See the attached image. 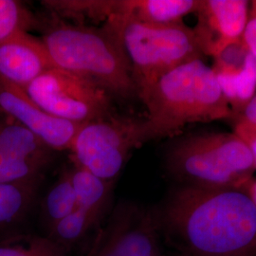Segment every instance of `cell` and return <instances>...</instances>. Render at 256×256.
Listing matches in <instances>:
<instances>
[{
    "label": "cell",
    "mask_w": 256,
    "mask_h": 256,
    "mask_svg": "<svg viewBox=\"0 0 256 256\" xmlns=\"http://www.w3.org/2000/svg\"><path fill=\"white\" fill-rule=\"evenodd\" d=\"M38 27L55 68L86 77L122 98L137 93L122 42L108 28L70 24L57 16Z\"/></svg>",
    "instance_id": "obj_3"
},
{
    "label": "cell",
    "mask_w": 256,
    "mask_h": 256,
    "mask_svg": "<svg viewBox=\"0 0 256 256\" xmlns=\"http://www.w3.org/2000/svg\"><path fill=\"white\" fill-rule=\"evenodd\" d=\"M66 252L48 236L14 234L0 240V256H66Z\"/></svg>",
    "instance_id": "obj_19"
},
{
    "label": "cell",
    "mask_w": 256,
    "mask_h": 256,
    "mask_svg": "<svg viewBox=\"0 0 256 256\" xmlns=\"http://www.w3.org/2000/svg\"><path fill=\"white\" fill-rule=\"evenodd\" d=\"M234 132L242 138L250 147L256 165V131H246V130H234Z\"/></svg>",
    "instance_id": "obj_24"
},
{
    "label": "cell",
    "mask_w": 256,
    "mask_h": 256,
    "mask_svg": "<svg viewBox=\"0 0 256 256\" xmlns=\"http://www.w3.org/2000/svg\"><path fill=\"white\" fill-rule=\"evenodd\" d=\"M23 90L50 115L77 124L115 115L106 90L86 77L55 66Z\"/></svg>",
    "instance_id": "obj_6"
},
{
    "label": "cell",
    "mask_w": 256,
    "mask_h": 256,
    "mask_svg": "<svg viewBox=\"0 0 256 256\" xmlns=\"http://www.w3.org/2000/svg\"><path fill=\"white\" fill-rule=\"evenodd\" d=\"M146 106L142 144L172 136L190 124L234 116L212 66L202 59L182 64L138 94Z\"/></svg>",
    "instance_id": "obj_2"
},
{
    "label": "cell",
    "mask_w": 256,
    "mask_h": 256,
    "mask_svg": "<svg viewBox=\"0 0 256 256\" xmlns=\"http://www.w3.org/2000/svg\"><path fill=\"white\" fill-rule=\"evenodd\" d=\"M242 42L256 61V0L252 1L250 6V16Z\"/></svg>",
    "instance_id": "obj_23"
},
{
    "label": "cell",
    "mask_w": 256,
    "mask_h": 256,
    "mask_svg": "<svg viewBox=\"0 0 256 256\" xmlns=\"http://www.w3.org/2000/svg\"><path fill=\"white\" fill-rule=\"evenodd\" d=\"M162 256H164V254H162Z\"/></svg>",
    "instance_id": "obj_27"
},
{
    "label": "cell",
    "mask_w": 256,
    "mask_h": 256,
    "mask_svg": "<svg viewBox=\"0 0 256 256\" xmlns=\"http://www.w3.org/2000/svg\"><path fill=\"white\" fill-rule=\"evenodd\" d=\"M54 68L41 39L20 32L0 42V78L24 90Z\"/></svg>",
    "instance_id": "obj_13"
},
{
    "label": "cell",
    "mask_w": 256,
    "mask_h": 256,
    "mask_svg": "<svg viewBox=\"0 0 256 256\" xmlns=\"http://www.w3.org/2000/svg\"><path fill=\"white\" fill-rule=\"evenodd\" d=\"M98 223L99 221L86 210L77 208L70 214L57 222L48 230L46 236L66 250H68L79 243Z\"/></svg>",
    "instance_id": "obj_18"
},
{
    "label": "cell",
    "mask_w": 256,
    "mask_h": 256,
    "mask_svg": "<svg viewBox=\"0 0 256 256\" xmlns=\"http://www.w3.org/2000/svg\"><path fill=\"white\" fill-rule=\"evenodd\" d=\"M156 216L182 256L256 254V207L245 190L183 185Z\"/></svg>",
    "instance_id": "obj_1"
},
{
    "label": "cell",
    "mask_w": 256,
    "mask_h": 256,
    "mask_svg": "<svg viewBox=\"0 0 256 256\" xmlns=\"http://www.w3.org/2000/svg\"><path fill=\"white\" fill-rule=\"evenodd\" d=\"M122 20L120 38L138 95L176 68L202 59L203 54L194 32L183 22L151 25L132 19Z\"/></svg>",
    "instance_id": "obj_5"
},
{
    "label": "cell",
    "mask_w": 256,
    "mask_h": 256,
    "mask_svg": "<svg viewBox=\"0 0 256 256\" xmlns=\"http://www.w3.org/2000/svg\"><path fill=\"white\" fill-rule=\"evenodd\" d=\"M156 212L124 202L114 209L93 244L92 256H162Z\"/></svg>",
    "instance_id": "obj_8"
},
{
    "label": "cell",
    "mask_w": 256,
    "mask_h": 256,
    "mask_svg": "<svg viewBox=\"0 0 256 256\" xmlns=\"http://www.w3.org/2000/svg\"><path fill=\"white\" fill-rule=\"evenodd\" d=\"M250 6L246 0H200L192 30L203 54L214 58L242 40Z\"/></svg>",
    "instance_id": "obj_11"
},
{
    "label": "cell",
    "mask_w": 256,
    "mask_h": 256,
    "mask_svg": "<svg viewBox=\"0 0 256 256\" xmlns=\"http://www.w3.org/2000/svg\"><path fill=\"white\" fill-rule=\"evenodd\" d=\"M54 14L68 18L86 16L93 20H108L118 14L119 1H43Z\"/></svg>",
    "instance_id": "obj_20"
},
{
    "label": "cell",
    "mask_w": 256,
    "mask_h": 256,
    "mask_svg": "<svg viewBox=\"0 0 256 256\" xmlns=\"http://www.w3.org/2000/svg\"><path fill=\"white\" fill-rule=\"evenodd\" d=\"M41 180L0 183V236L18 228L32 209Z\"/></svg>",
    "instance_id": "obj_15"
},
{
    "label": "cell",
    "mask_w": 256,
    "mask_h": 256,
    "mask_svg": "<svg viewBox=\"0 0 256 256\" xmlns=\"http://www.w3.org/2000/svg\"><path fill=\"white\" fill-rule=\"evenodd\" d=\"M0 112L26 128L52 151L70 150L82 126L50 115L32 101L22 88L1 78Z\"/></svg>",
    "instance_id": "obj_10"
},
{
    "label": "cell",
    "mask_w": 256,
    "mask_h": 256,
    "mask_svg": "<svg viewBox=\"0 0 256 256\" xmlns=\"http://www.w3.org/2000/svg\"><path fill=\"white\" fill-rule=\"evenodd\" d=\"M38 27V18L20 1L0 0V42Z\"/></svg>",
    "instance_id": "obj_21"
},
{
    "label": "cell",
    "mask_w": 256,
    "mask_h": 256,
    "mask_svg": "<svg viewBox=\"0 0 256 256\" xmlns=\"http://www.w3.org/2000/svg\"><path fill=\"white\" fill-rule=\"evenodd\" d=\"M77 206L100 221L110 204L114 182H106L79 165L68 170Z\"/></svg>",
    "instance_id": "obj_16"
},
{
    "label": "cell",
    "mask_w": 256,
    "mask_h": 256,
    "mask_svg": "<svg viewBox=\"0 0 256 256\" xmlns=\"http://www.w3.org/2000/svg\"><path fill=\"white\" fill-rule=\"evenodd\" d=\"M93 256V248L92 247V248L88 250V254L86 256Z\"/></svg>",
    "instance_id": "obj_26"
},
{
    "label": "cell",
    "mask_w": 256,
    "mask_h": 256,
    "mask_svg": "<svg viewBox=\"0 0 256 256\" xmlns=\"http://www.w3.org/2000/svg\"><path fill=\"white\" fill-rule=\"evenodd\" d=\"M142 120L113 115L84 124L70 149L74 164L114 182L131 150L142 144Z\"/></svg>",
    "instance_id": "obj_7"
},
{
    "label": "cell",
    "mask_w": 256,
    "mask_h": 256,
    "mask_svg": "<svg viewBox=\"0 0 256 256\" xmlns=\"http://www.w3.org/2000/svg\"><path fill=\"white\" fill-rule=\"evenodd\" d=\"M214 60L212 68L236 117L256 94V59L241 40L225 48Z\"/></svg>",
    "instance_id": "obj_12"
},
{
    "label": "cell",
    "mask_w": 256,
    "mask_h": 256,
    "mask_svg": "<svg viewBox=\"0 0 256 256\" xmlns=\"http://www.w3.org/2000/svg\"><path fill=\"white\" fill-rule=\"evenodd\" d=\"M167 168L184 186L245 191L256 171L250 147L236 132L183 140L170 149Z\"/></svg>",
    "instance_id": "obj_4"
},
{
    "label": "cell",
    "mask_w": 256,
    "mask_h": 256,
    "mask_svg": "<svg viewBox=\"0 0 256 256\" xmlns=\"http://www.w3.org/2000/svg\"><path fill=\"white\" fill-rule=\"evenodd\" d=\"M77 208V200L70 173L68 170H66L48 192L44 200L43 214L48 230Z\"/></svg>",
    "instance_id": "obj_17"
},
{
    "label": "cell",
    "mask_w": 256,
    "mask_h": 256,
    "mask_svg": "<svg viewBox=\"0 0 256 256\" xmlns=\"http://www.w3.org/2000/svg\"><path fill=\"white\" fill-rule=\"evenodd\" d=\"M234 130H246L256 132V93L246 106L236 116Z\"/></svg>",
    "instance_id": "obj_22"
},
{
    "label": "cell",
    "mask_w": 256,
    "mask_h": 256,
    "mask_svg": "<svg viewBox=\"0 0 256 256\" xmlns=\"http://www.w3.org/2000/svg\"><path fill=\"white\" fill-rule=\"evenodd\" d=\"M200 3V0H120L117 16L151 25H172L196 14Z\"/></svg>",
    "instance_id": "obj_14"
},
{
    "label": "cell",
    "mask_w": 256,
    "mask_h": 256,
    "mask_svg": "<svg viewBox=\"0 0 256 256\" xmlns=\"http://www.w3.org/2000/svg\"><path fill=\"white\" fill-rule=\"evenodd\" d=\"M256 256V254H254V256Z\"/></svg>",
    "instance_id": "obj_28"
},
{
    "label": "cell",
    "mask_w": 256,
    "mask_h": 256,
    "mask_svg": "<svg viewBox=\"0 0 256 256\" xmlns=\"http://www.w3.org/2000/svg\"><path fill=\"white\" fill-rule=\"evenodd\" d=\"M246 191L248 194V196H250L252 200L254 202L256 207V180L254 178L252 182L248 184Z\"/></svg>",
    "instance_id": "obj_25"
},
{
    "label": "cell",
    "mask_w": 256,
    "mask_h": 256,
    "mask_svg": "<svg viewBox=\"0 0 256 256\" xmlns=\"http://www.w3.org/2000/svg\"><path fill=\"white\" fill-rule=\"evenodd\" d=\"M52 150L0 112V183L41 180Z\"/></svg>",
    "instance_id": "obj_9"
}]
</instances>
